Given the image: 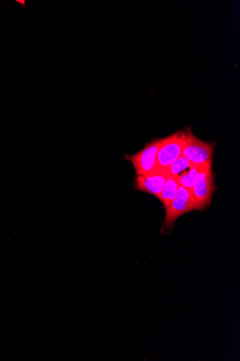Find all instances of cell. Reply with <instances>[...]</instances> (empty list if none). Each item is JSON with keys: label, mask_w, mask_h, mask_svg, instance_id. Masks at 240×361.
Listing matches in <instances>:
<instances>
[{"label": "cell", "mask_w": 240, "mask_h": 361, "mask_svg": "<svg viewBox=\"0 0 240 361\" xmlns=\"http://www.w3.org/2000/svg\"><path fill=\"white\" fill-rule=\"evenodd\" d=\"M187 130L177 131L161 140L156 157V171H166L182 156L187 141Z\"/></svg>", "instance_id": "1"}, {"label": "cell", "mask_w": 240, "mask_h": 361, "mask_svg": "<svg viewBox=\"0 0 240 361\" xmlns=\"http://www.w3.org/2000/svg\"><path fill=\"white\" fill-rule=\"evenodd\" d=\"M164 227H174L176 221L186 213L201 211L192 192L179 185L175 200L165 209Z\"/></svg>", "instance_id": "2"}, {"label": "cell", "mask_w": 240, "mask_h": 361, "mask_svg": "<svg viewBox=\"0 0 240 361\" xmlns=\"http://www.w3.org/2000/svg\"><path fill=\"white\" fill-rule=\"evenodd\" d=\"M213 162L200 166L197 180L192 189V194L201 211L211 204L215 185L213 171Z\"/></svg>", "instance_id": "3"}, {"label": "cell", "mask_w": 240, "mask_h": 361, "mask_svg": "<svg viewBox=\"0 0 240 361\" xmlns=\"http://www.w3.org/2000/svg\"><path fill=\"white\" fill-rule=\"evenodd\" d=\"M215 145L198 140L187 130V137L182 156L189 160L193 165L202 166L213 161Z\"/></svg>", "instance_id": "4"}, {"label": "cell", "mask_w": 240, "mask_h": 361, "mask_svg": "<svg viewBox=\"0 0 240 361\" xmlns=\"http://www.w3.org/2000/svg\"><path fill=\"white\" fill-rule=\"evenodd\" d=\"M161 140H155L139 152L126 156V159L132 164L136 176L147 175L156 171V157Z\"/></svg>", "instance_id": "5"}, {"label": "cell", "mask_w": 240, "mask_h": 361, "mask_svg": "<svg viewBox=\"0 0 240 361\" xmlns=\"http://www.w3.org/2000/svg\"><path fill=\"white\" fill-rule=\"evenodd\" d=\"M169 178L166 171H159L147 175L136 176L134 189L152 194L160 200L163 187Z\"/></svg>", "instance_id": "6"}, {"label": "cell", "mask_w": 240, "mask_h": 361, "mask_svg": "<svg viewBox=\"0 0 240 361\" xmlns=\"http://www.w3.org/2000/svg\"><path fill=\"white\" fill-rule=\"evenodd\" d=\"M179 185V180L175 178L170 176L167 180L160 199L165 209L175 200Z\"/></svg>", "instance_id": "7"}, {"label": "cell", "mask_w": 240, "mask_h": 361, "mask_svg": "<svg viewBox=\"0 0 240 361\" xmlns=\"http://www.w3.org/2000/svg\"><path fill=\"white\" fill-rule=\"evenodd\" d=\"M193 166V164L189 160L181 156L166 170V172L170 177L179 180L187 176Z\"/></svg>", "instance_id": "8"}, {"label": "cell", "mask_w": 240, "mask_h": 361, "mask_svg": "<svg viewBox=\"0 0 240 361\" xmlns=\"http://www.w3.org/2000/svg\"><path fill=\"white\" fill-rule=\"evenodd\" d=\"M199 169L200 166L194 165L190 172L179 180L180 185L192 192V189L198 176Z\"/></svg>", "instance_id": "9"}]
</instances>
